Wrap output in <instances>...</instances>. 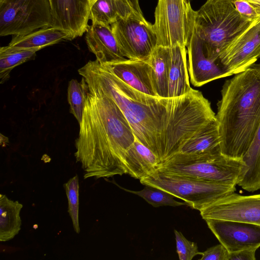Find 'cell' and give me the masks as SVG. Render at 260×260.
I'll return each mask as SVG.
<instances>
[{"instance_id":"obj_1","label":"cell","mask_w":260,"mask_h":260,"mask_svg":"<svg viewBox=\"0 0 260 260\" xmlns=\"http://www.w3.org/2000/svg\"><path fill=\"white\" fill-rule=\"evenodd\" d=\"M89 89L111 98L122 111L136 139L149 148L161 163L164 156V133L167 99L142 92L123 82L104 63L90 60L78 70Z\"/></svg>"},{"instance_id":"obj_2","label":"cell","mask_w":260,"mask_h":260,"mask_svg":"<svg viewBox=\"0 0 260 260\" xmlns=\"http://www.w3.org/2000/svg\"><path fill=\"white\" fill-rule=\"evenodd\" d=\"M215 115L221 153L242 159L260 125V71L250 67L225 81Z\"/></svg>"},{"instance_id":"obj_3","label":"cell","mask_w":260,"mask_h":260,"mask_svg":"<svg viewBox=\"0 0 260 260\" xmlns=\"http://www.w3.org/2000/svg\"><path fill=\"white\" fill-rule=\"evenodd\" d=\"M75 140L74 156L85 179L107 178L125 174L127 146L111 121L100 95L89 90Z\"/></svg>"},{"instance_id":"obj_4","label":"cell","mask_w":260,"mask_h":260,"mask_svg":"<svg viewBox=\"0 0 260 260\" xmlns=\"http://www.w3.org/2000/svg\"><path fill=\"white\" fill-rule=\"evenodd\" d=\"M167 109L164 161L178 153L199 131L216 120L209 101L193 88L183 95L168 98Z\"/></svg>"},{"instance_id":"obj_5","label":"cell","mask_w":260,"mask_h":260,"mask_svg":"<svg viewBox=\"0 0 260 260\" xmlns=\"http://www.w3.org/2000/svg\"><path fill=\"white\" fill-rule=\"evenodd\" d=\"M233 1L207 0L196 11L194 31L206 56L214 60L253 21L241 16Z\"/></svg>"},{"instance_id":"obj_6","label":"cell","mask_w":260,"mask_h":260,"mask_svg":"<svg viewBox=\"0 0 260 260\" xmlns=\"http://www.w3.org/2000/svg\"><path fill=\"white\" fill-rule=\"evenodd\" d=\"M244 165L242 159L221 151L203 154L178 152L161 163L158 170L198 179L237 185Z\"/></svg>"},{"instance_id":"obj_7","label":"cell","mask_w":260,"mask_h":260,"mask_svg":"<svg viewBox=\"0 0 260 260\" xmlns=\"http://www.w3.org/2000/svg\"><path fill=\"white\" fill-rule=\"evenodd\" d=\"M148 185L165 190L199 211L213 202L236 190V185L208 181L170 174L159 170L140 180Z\"/></svg>"},{"instance_id":"obj_8","label":"cell","mask_w":260,"mask_h":260,"mask_svg":"<svg viewBox=\"0 0 260 260\" xmlns=\"http://www.w3.org/2000/svg\"><path fill=\"white\" fill-rule=\"evenodd\" d=\"M196 14L187 0H158L153 24L157 46L186 47L194 31Z\"/></svg>"},{"instance_id":"obj_9","label":"cell","mask_w":260,"mask_h":260,"mask_svg":"<svg viewBox=\"0 0 260 260\" xmlns=\"http://www.w3.org/2000/svg\"><path fill=\"white\" fill-rule=\"evenodd\" d=\"M51 0H0V36L26 35L53 27Z\"/></svg>"},{"instance_id":"obj_10","label":"cell","mask_w":260,"mask_h":260,"mask_svg":"<svg viewBox=\"0 0 260 260\" xmlns=\"http://www.w3.org/2000/svg\"><path fill=\"white\" fill-rule=\"evenodd\" d=\"M120 51L128 59L147 60L157 46L153 25L143 16L134 14L111 25Z\"/></svg>"},{"instance_id":"obj_11","label":"cell","mask_w":260,"mask_h":260,"mask_svg":"<svg viewBox=\"0 0 260 260\" xmlns=\"http://www.w3.org/2000/svg\"><path fill=\"white\" fill-rule=\"evenodd\" d=\"M260 16L222 51L218 62L230 76L243 72L259 58Z\"/></svg>"},{"instance_id":"obj_12","label":"cell","mask_w":260,"mask_h":260,"mask_svg":"<svg viewBox=\"0 0 260 260\" xmlns=\"http://www.w3.org/2000/svg\"><path fill=\"white\" fill-rule=\"evenodd\" d=\"M200 212L205 220H232L260 226V193L241 195L234 192L219 199Z\"/></svg>"},{"instance_id":"obj_13","label":"cell","mask_w":260,"mask_h":260,"mask_svg":"<svg viewBox=\"0 0 260 260\" xmlns=\"http://www.w3.org/2000/svg\"><path fill=\"white\" fill-rule=\"evenodd\" d=\"M218 241L229 253L260 247V226L241 221L205 220Z\"/></svg>"},{"instance_id":"obj_14","label":"cell","mask_w":260,"mask_h":260,"mask_svg":"<svg viewBox=\"0 0 260 260\" xmlns=\"http://www.w3.org/2000/svg\"><path fill=\"white\" fill-rule=\"evenodd\" d=\"M53 26L68 32L71 41L82 36L88 26V0H51Z\"/></svg>"},{"instance_id":"obj_15","label":"cell","mask_w":260,"mask_h":260,"mask_svg":"<svg viewBox=\"0 0 260 260\" xmlns=\"http://www.w3.org/2000/svg\"><path fill=\"white\" fill-rule=\"evenodd\" d=\"M186 48L188 71L190 82L194 86H201L213 80L230 76L217 61L206 56L194 29Z\"/></svg>"},{"instance_id":"obj_16","label":"cell","mask_w":260,"mask_h":260,"mask_svg":"<svg viewBox=\"0 0 260 260\" xmlns=\"http://www.w3.org/2000/svg\"><path fill=\"white\" fill-rule=\"evenodd\" d=\"M149 59L139 60L126 58L104 64L116 77L127 85L147 94L158 97L154 89L152 68Z\"/></svg>"},{"instance_id":"obj_17","label":"cell","mask_w":260,"mask_h":260,"mask_svg":"<svg viewBox=\"0 0 260 260\" xmlns=\"http://www.w3.org/2000/svg\"><path fill=\"white\" fill-rule=\"evenodd\" d=\"M85 40L89 50L100 63L126 58L120 51L111 25L91 23L86 31Z\"/></svg>"},{"instance_id":"obj_18","label":"cell","mask_w":260,"mask_h":260,"mask_svg":"<svg viewBox=\"0 0 260 260\" xmlns=\"http://www.w3.org/2000/svg\"><path fill=\"white\" fill-rule=\"evenodd\" d=\"M160 164L157 156L137 139L126 151L123 159L125 174L140 180L157 172Z\"/></svg>"},{"instance_id":"obj_19","label":"cell","mask_w":260,"mask_h":260,"mask_svg":"<svg viewBox=\"0 0 260 260\" xmlns=\"http://www.w3.org/2000/svg\"><path fill=\"white\" fill-rule=\"evenodd\" d=\"M168 98H173L188 93L192 88L189 82L187 66V49L176 45L170 47Z\"/></svg>"},{"instance_id":"obj_20","label":"cell","mask_w":260,"mask_h":260,"mask_svg":"<svg viewBox=\"0 0 260 260\" xmlns=\"http://www.w3.org/2000/svg\"><path fill=\"white\" fill-rule=\"evenodd\" d=\"M242 160L237 185L249 192L260 189V125Z\"/></svg>"},{"instance_id":"obj_21","label":"cell","mask_w":260,"mask_h":260,"mask_svg":"<svg viewBox=\"0 0 260 260\" xmlns=\"http://www.w3.org/2000/svg\"><path fill=\"white\" fill-rule=\"evenodd\" d=\"M135 13L138 14L128 0H96L90 6L89 19L91 23L111 25Z\"/></svg>"},{"instance_id":"obj_22","label":"cell","mask_w":260,"mask_h":260,"mask_svg":"<svg viewBox=\"0 0 260 260\" xmlns=\"http://www.w3.org/2000/svg\"><path fill=\"white\" fill-rule=\"evenodd\" d=\"M65 40L71 41L69 34L54 27H44L26 35L13 36L9 46L40 50Z\"/></svg>"},{"instance_id":"obj_23","label":"cell","mask_w":260,"mask_h":260,"mask_svg":"<svg viewBox=\"0 0 260 260\" xmlns=\"http://www.w3.org/2000/svg\"><path fill=\"white\" fill-rule=\"evenodd\" d=\"M221 151L216 119L199 131L181 147L179 152L203 154Z\"/></svg>"},{"instance_id":"obj_24","label":"cell","mask_w":260,"mask_h":260,"mask_svg":"<svg viewBox=\"0 0 260 260\" xmlns=\"http://www.w3.org/2000/svg\"><path fill=\"white\" fill-rule=\"evenodd\" d=\"M22 204L12 201L6 195L0 194V241L12 240L21 230L20 211Z\"/></svg>"},{"instance_id":"obj_25","label":"cell","mask_w":260,"mask_h":260,"mask_svg":"<svg viewBox=\"0 0 260 260\" xmlns=\"http://www.w3.org/2000/svg\"><path fill=\"white\" fill-rule=\"evenodd\" d=\"M170 47L157 46L149 60L152 68V79L157 96L168 98Z\"/></svg>"},{"instance_id":"obj_26","label":"cell","mask_w":260,"mask_h":260,"mask_svg":"<svg viewBox=\"0 0 260 260\" xmlns=\"http://www.w3.org/2000/svg\"><path fill=\"white\" fill-rule=\"evenodd\" d=\"M34 49H23L9 45L0 48V83L3 84L10 78V74L15 67L35 58L36 52Z\"/></svg>"},{"instance_id":"obj_27","label":"cell","mask_w":260,"mask_h":260,"mask_svg":"<svg viewBox=\"0 0 260 260\" xmlns=\"http://www.w3.org/2000/svg\"><path fill=\"white\" fill-rule=\"evenodd\" d=\"M88 86L84 78L80 82L72 79L68 87V101L70 105V112L77 119L78 124L82 120Z\"/></svg>"},{"instance_id":"obj_28","label":"cell","mask_w":260,"mask_h":260,"mask_svg":"<svg viewBox=\"0 0 260 260\" xmlns=\"http://www.w3.org/2000/svg\"><path fill=\"white\" fill-rule=\"evenodd\" d=\"M144 188L139 191H134L120 187L123 190L135 194L144 199L153 207L162 206L178 207L186 205L185 202H178L174 199L176 198L171 193L162 189L148 185H144Z\"/></svg>"},{"instance_id":"obj_29","label":"cell","mask_w":260,"mask_h":260,"mask_svg":"<svg viewBox=\"0 0 260 260\" xmlns=\"http://www.w3.org/2000/svg\"><path fill=\"white\" fill-rule=\"evenodd\" d=\"M68 201V213L75 232H80L79 223V178L77 175L63 184Z\"/></svg>"},{"instance_id":"obj_30","label":"cell","mask_w":260,"mask_h":260,"mask_svg":"<svg viewBox=\"0 0 260 260\" xmlns=\"http://www.w3.org/2000/svg\"><path fill=\"white\" fill-rule=\"evenodd\" d=\"M176 251L180 260H191L201 252L195 242L187 240L180 232L174 230Z\"/></svg>"},{"instance_id":"obj_31","label":"cell","mask_w":260,"mask_h":260,"mask_svg":"<svg viewBox=\"0 0 260 260\" xmlns=\"http://www.w3.org/2000/svg\"><path fill=\"white\" fill-rule=\"evenodd\" d=\"M229 254L225 247L220 243L201 252L200 260H228Z\"/></svg>"},{"instance_id":"obj_32","label":"cell","mask_w":260,"mask_h":260,"mask_svg":"<svg viewBox=\"0 0 260 260\" xmlns=\"http://www.w3.org/2000/svg\"><path fill=\"white\" fill-rule=\"evenodd\" d=\"M233 2L237 11L245 19L252 21L259 16L247 2L244 0H233Z\"/></svg>"},{"instance_id":"obj_33","label":"cell","mask_w":260,"mask_h":260,"mask_svg":"<svg viewBox=\"0 0 260 260\" xmlns=\"http://www.w3.org/2000/svg\"><path fill=\"white\" fill-rule=\"evenodd\" d=\"M256 249H244L229 253L228 260H255Z\"/></svg>"},{"instance_id":"obj_34","label":"cell","mask_w":260,"mask_h":260,"mask_svg":"<svg viewBox=\"0 0 260 260\" xmlns=\"http://www.w3.org/2000/svg\"><path fill=\"white\" fill-rule=\"evenodd\" d=\"M247 2L255 10L260 16V0H244Z\"/></svg>"},{"instance_id":"obj_35","label":"cell","mask_w":260,"mask_h":260,"mask_svg":"<svg viewBox=\"0 0 260 260\" xmlns=\"http://www.w3.org/2000/svg\"><path fill=\"white\" fill-rule=\"evenodd\" d=\"M132 7L138 14L143 15L139 5V0H128Z\"/></svg>"},{"instance_id":"obj_36","label":"cell","mask_w":260,"mask_h":260,"mask_svg":"<svg viewBox=\"0 0 260 260\" xmlns=\"http://www.w3.org/2000/svg\"><path fill=\"white\" fill-rule=\"evenodd\" d=\"M251 67H253L254 68H256L257 69V70H259L260 71V63L259 64H255V63H254L253 64H252Z\"/></svg>"},{"instance_id":"obj_37","label":"cell","mask_w":260,"mask_h":260,"mask_svg":"<svg viewBox=\"0 0 260 260\" xmlns=\"http://www.w3.org/2000/svg\"><path fill=\"white\" fill-rule=\"evenodd\" d=\"M96 0H88L89 2L90 6H91L95 1Z\"/></svg>"},{"instance_id":"obj_38","label":"cell","mask_w":260,"mask_h":260,"mask_svg":"<svg viewBox=\"0 0 260 260\" xmlns=\"http://www.w3.org/2000/svg\"><path fill=\"white\" fill-rule=\"evenodd\" d=\"M259 57H260V52H259Z\"/></svg>"},{"instance_id":"obj_39","label":"cell","mask_w":260,"mask_h":260,"mask_svg":"<svg viewBox=\"0 0 260 260\" xmlns=\"http://www.w3.org/2000/svg\"><path fill=\"white\" fill-rule=\"evenodd\" d=\"M187 1H190V0H187Z\"/></svg>"}]
</instances>
